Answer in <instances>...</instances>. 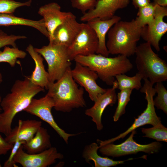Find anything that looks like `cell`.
<instances>
[{
    "label": "cell",
    "instance_id": "obj_1",
    "mask_svg": "<svg viewBox=\"0 0 167 167\" xmlns=\"http://www.w3.org/2000/svg\"><path fill=\"white\" fill-rule=\"evenodd\" d=\"M45 89L34 84L30 76L16 80L11 90L0 103L2 112L0 113V132L6 136L11 133L15 116L26 109L34 97Z\"/></svg>",
    "mask_w": 167,
    "mask_h": 167
},
{
    "label": "cell",
    "instance_id": "obj_2",
    "mask_svg": "<svg viewBox=\"0 0 167 167\" xmlns=\"http://www.w3.org/2000/svg\"><path fill=\"white\" fill-rule=\"evenodd\" d=\"M71 67L59 79L50 83L47 95L53 99L57 111L69 112L73 109L86 106L84 89L79 87L72 77Z\"/></svg>",
    "mask_w": 167,
    "mask_h": 167
},
{
    "label": "cell",
    "instance_id": "obj_3",
    "mask_svg": "<svg viewBox=\"0 0 167 167\" xmlns=\"http://www.w3.org/2000/svg\"><path fill=\"white\" fill-rule=\"evenodd\" d=\"M142 28L135 19L129 21L120 20L116 23L107 33L106 46L109 54L127 57L135 54Z\"/></svg>",
    "mask_w": 167,
    "mask_h": 167
},
{
    "label": "cell",
    "instance_id": "obj_4",
    "mask_svg": "<svg viewBox=\"0 0 167 167\" xmlns=\"http://www.w3.org/2000/svg\"><path fill=\"white\" fill-rule=\"evenodd\" d=\"M74 60L95 71L98 78L110 86L113 85L116 75L125 74L133 67L128 57L121 55L111 58L95 54L87 56L78 55Z\"/></svg>",
    "mask_w": 167,
    "mask_h": 167
},
{
    "label": "cell",
    "instance_id": "obj_5",
    "mask_svg": "<svg viewBox=\"0 0 167 167\" xmlns=\"http://www.w3.org/2000/svg\"><path fill=\"white\" fill-rule=\"evenodd\" d=\"M148 42L137 46L135 54V63L138 72L143 79H148L153 84L167 79V63L152 50Z\"/></svg>",
    "mask_w": 167,
    "mask_h": 167
},
{
    "label": "cell",
    "instance_id": "obj_6",
    "mask_svg": "<svg viewBox=\"0 0 167 167\" xmlns=\"http://www.w3.org/2000/svg\"><path fill=\"white\" fill-rule=\"evenodd\" d=\"M34 48L47 62L50 83L59 79L71 67V63L68 54V48L65 46L49 43L41 48Z\"/></svg>",
    "mask_w": 167,
    "mask_h": 167
},
{
    "label": "cell",
    "instance_id": "obj_7",
    "mask_svg": "<svg viewBox=\"0 0 167 167\" xmlns=\"http://www.w3.org/2000/svg\"><path fill=\"white\" fill-rule=\"evenodd\" d=\"M144 84L140 89V92L145 94V99L147 104L146 109L136 118L132 125L127 130L118 136L107 140L103 141L98 139L97 142L101 146L105 144L112 143L120 139H123L128 134L139 127L146 124L156 126L162 124L161 118L156 112L153 103V96L156 93L153 85L147 79H143Z\"/></svg>",
    "mask_w": 167,
    "mask_h": 167
},
{
    "label": "cell",
    "instance_id": "obj_8",
    "mask_svg": "<svg viewBox=\"0 0 167 167\" xmlns=\"http://www.w3.org/2000/svg\"><path fill=\"white\" fill-rule=\"evenodd\" d=\"M136 133L135 130L132 131L128 138L120 144L115 145L110 143L99 147L100 152L103 155L114 157L135 154L139 152L152 154L158 152L161 147L160 143L154 142L143 145L137 143L133 139Z\"/></svg>",
    "mask_w": 167,
    "mask_h": 167
},
{
    "label": "cell",
    "instance_id": "obj_9",
    "mask_svg": "<svg viewBox=\"0 0 167 167\" xmlns=\"http://www.w3.org/2000/svg\"><path fill=\"white\" fill-rule=\"evenodd\" d=\"M54 106L53 99L46 94L45 96L39 99L33 98L29 106L24 111L38 117L48 123L67 144L70 137L78 134L67 133L58 125L51 112Z\"/></svg>",
    "mask_w": 167,
    "mask_h": 167
},
{
    "label": "cell",
    "instance_id": "obj_10",
    "mask_svg": "<svg viewBox=\"0 0 167 167\" xmlns=\"http://www.w3.org/2000/svg\"><path fill=\"white\" fill-rule=\"evenodd\" d=\"M98 40L94 30L86 23L81 28L73 42L67 48L69 58L71 61L78 55L88 56L96 54Z\"/></svg>",
    "mask_w": 167,
    "mask_h": 167
},
{
    "label": "cell",
    "instance_id": "obj_11",
    "mask_svg": "<svg viewBox=\"0 0 167 167\" xmlns=\"http://www.w3.org/2000/svg\"><path fill=\"white\" fill-rule=\"evenodd\" d=\"M24 149L22 145L13 159L15 164L19 163L23 167H47L55 163L57 160L64 158L63 155L54 147L35 154L26 152Z\"/></svg>",
    "mask_w": 167,
    "mask_h": 167
},
{
    "label": "cell",
    "instance_id": "obj_12",
    "mask_svg": "<svg viewBox=\"0 0 167 167\" xmlns=\"http://www.w3.org/2000/svg\"><path fill=\"white\" fill-rule=\"evenodd\" d=\"M167 16V7L156 4L154 19L149 25L142 28L141 36L158 52L160 50L159 42L167 31V23L164 18Z\"/></svg>",
    "mask_w": 167,
    "mask_h": 167
},
{
    "label": "cell",
    "instance_id": "obj_13",
    "mask_svg": "<svg viewBox=\"0 0 167 167\" xmlns=\"http://www.w3.org/2000/svg\"><path fill=\"white\" fill-rule=\"evenodd\" d=\"M73 78L88 93L90 99L95 102L98 96L106 89L99 86L96 82L98 78L97 74L87 66L75 62L74 68L71 71Z\"/></svg>",
    "mask_w": 167,
    "mask_h": 167
},
{
    "label": "cell",
    "instance_id": "obj_14",
    "mask_svg": "<svg viewBox=\"0 0 167 167\" xmlns=\"http://www.w3.org/2000/svg\"><path fill=\"white\" fill-rule=\"evenodd\" d=\"M112 86L111 88L106 89L104 93L99 95L93 106L85 111V114L91 118L98 131L103 128L101 118L104 110L107 106L115 104L117 100L116 90L118 88V84L116 80Z\"/></svg>",
    "mask_w": 167,
    "mask_h": 167
},
{
    "label": "cell",
    "instance_id": "obj_15",
    "mask_svg": "<svg viewBox=\"0 0 167 167\" xmlns=\"http://www.w3.org/2000/svg\"><path fill=\"white\" fill-rule=\"evenodd\" d=\"M38 13L43 17L49 34V43L53 40L54 30L73 14L70 12L62 11L60 6L52 2L41 6Z\"/></svg>",
    "mask_w": 167,
    "mask_h": 167
},
{
    "label": "cell",
    "instance_id": "obj_16",
    "mask_svg": "<svg viewBox=\"0 0 167 167\" xmlns=\"http://www.w3.org/2000/svg\"><path fill=\"white\" fill-rule=\"evenodd\" d=\"M130 0H97L94 8L84 13L80 17V20L87 22L95 18L102 20L111 18L119 9L126 7Z\"/></svg>",
    "mask_w": 167,
    "mask_h": 167
},
{
    "label": "cell",
    "instance_id": "obj_17",
    "mask_svg": "<svg viewBox=\"0 0 167 167\" xmlns=\"http://www.w3.org/2000/svg\"><path fill=\"white\" fill-rule=\"evenodd\" d=\"M82 23H79L73 14L54 30L51 43L61 45L68 48L73 42L80 31Z\"/></svg>",
    "mask_w": 167,
    "mask_h": 167
},
{
    "label": "cell",
    "instance_id": "obj_18",
    "mask_svg": "<svg viewBox=\"0 0 167 167\" xmlns=\"http://www.w3.org/2000/svg\"><path fill=\"white\" fill-rule=\"evenodd\" d=\"M121 19L120 17L114 15L107 19L95 18L87 22L94 30L98 39V47L96 54L108 57L109 54L106 46V35L111 28Z\"/></svg>",
    "mask_w": 167,
    "mask_h": 167
},
{
    "label": "cell",
    "instance_id": "obj_19",
    "mask_svg": "<svg viewBox=\"0 0 167 167\" xmlns=\"http://www.w3.org/2000/svg\"><path fill=\"white\" fill-rule=\"evenodd\" d=\"M42 123L41 121L35 120H19L18 125L12 129L5 139L13 144L18 140L27 142L34 136L38 129L42 126Z\"/></svg>",
    "mask_w": 167,
    "mask_h": 167
},
{
    "label": "cell",
    "instance_id": "obj_20",
    "mask_svg": "<svg viewBox=\"0 0 167 167\" xmlns=\"http://www.w3.org/2000/svg\"><path fill=\"white\" fill-rule=\"evenodd\" d=\"M26 50L35 63L34 70L30 76L31 82L36 85L47 89L50 83L48 72L45 71L43 64V58L31 44L28 45Z\"/></svg>",
    "mask_w": 167,
    "mask_h": 167
},
{
    "label": "cell",
    "instance_id": "obj_21",
    "mask_svg": "<svg viewBox=\"0 0 167 167\" xmlns=\"http://www.w3.org/2000/svg\"><path fill=\"white\" fill-rule=\"evenodd\" d=\"M21 25L34 28L48 37L49 34L43 19L37 21L17 17L13 14L0 13V26Z\"/></svg>",
    "mask_w": 167,
    "mask_h": 167
},
{
    "label": "cell",
    "instance_id": "obj_22",
    "mask_svg": "<svg viewBox=\"0 0 167 167\" xmlns=\"http://www.w3.org/2000/svg\"><path fill=\"white\" fill-rule=\"evenodd\" d=\"M50 138L47 129L41 126L31 139L23 144L24 149L29 154L42 152L52 147Z\"/></svg>",
    "mask_w": 167,
    "mask_h": 167
},
{
    "label": "cell",
    "instance_id": "obj_23",
    "mask_svg": "<svg viewBox=\"0 0 167 167\" xmlns=\"http://www.w3.org/2000/svg\"><path fill=\"white\" fill-rule=\"evenodd\" d=\"M99 146L95 142L86 145L82 153V156L85 161L89 163L92 161L95 167H109L123 164L126 161H116L107 157H102L97 153Z\"/></svg>",
    "mask_w": 167,
    "mask_h": 167
},
{
    "label": "cell",
    "instance_id": "obj_24",
    "mask_svg": "<svg viewBox=\"0 0 167 167\" xmlns=\"http://www.w3.org/2000/svg\"><path fill=\"white\" fill-rule=\"evenodd\" d=\"M115 78L118 84L117 88L120 90L127 89L139 90L142 87L141 81L143 78L138 72L132 77L121 74L116 75Z\"/></svg>",
    "mask_w": 167,
    "mask_h": 167
},
{
    "label": "cell",
    "instance_id": "obj_25",
    "mask_svg": "<svg viewBox=\"0 0 167 167\" xmlns=\"http://www.w3.org/2000/svg\"><path fill=\"white\" fill-rule=\"evenodd\" d=\"M156 4L150 2L138 9L137 16L135 19L138 25L142 28L151 24L154 19Z\"/></svg>",
    "mask_w": 167,
    "mask_h": 167
},
{
    "label": "cell",
    "instance_id": "obj_26",
    "mask_svg": "<svg viewBox=\"0 0 167 167\" xmlns=\"http://www.w3.org/2000/svg\"><path fill=\"white\" fill-rule=\"evenodd\" d=\"M26 55L25 52L16 47L11 48L6 46L2 51H0V62H7L11 67H13L18 58H24Z\"/></svg>",
    "mask_w": 167,
    "mask_h": 167
},
{
    "label": "cell",
    "instance_id": "obj_27",
    "mask_svg": "<svg viewBox=\"0 0 167 167\" xmlns=\"http://www.w3.org/2000/svg\"><path fill=\"white\" fill-rule=\"evenodd\" d=\"M132 90V89H124L120 90L118 93V105L113 117L114 122H117L120 118L125 113L126 107L130 101V97Z\"/></svg>",
    "mask_w": 167,
    "mask_h": 167
},
{
    "label": "cell",
    "instance_id": "obj_28",
    "mask_svg": "<svg viewBox=\"0 0 167 167\" xmlns=\"http://www.w3.org/2000/svg\"><path fill=\"white\" fill-rule=\"evenodd\" d=\"M141 131L145 134L144 137L156 140L157 141L167 142V128L161 125L145 128H142Z\"/></svg>",
    "mask_w": 167,
    "mask_h": 167
},
{
    "label": "cell",
    "instance_id": "obj_29",
    "mask_svg": "<svg viewBox=\"0 0 167 167\" xmlns=\"http://www.w3.org/2000/svg\"><path fill=\"white\" fill-rule=\"evenodd\" d=\"M154 88L157 96L153 100L155 106L157 109L162 110L165 114L167 113V90L162 82L156 83Z\"/></svg>",
    "mask_w": 167,
    "mask_h": 167
},
{
    "label": "cell",
    "instance_id": "obj_30",
    "mask_svg": "<svg viewBox=\"0 0 167 167\" xmlns=\"http://www.w3.org/2000/svg\"><path fill=\"white\" fill-rule=\"evenodd\" d=\"M32 2V0L24 2L13 0H0V13L13 14L18 7L30 6Z\"/></svg>",
    "mask_w": 167,
    "mask_h": 167
},
{
    "label": "cell",
    "instance_id": "obj_31",
    "mask_svg": "<svg viewBox=\"0 0 167 167\" xmlns=\"http://www.w3.org/2000/svg\"><path fill=\"white\" fill-rule=\"evenodd\" d=\"M26 38V37L24 36L8 35L0 30V48L9 45L16 47L15 41L17 40Z\"/></svg>",
    "mask_w": 167,
    "mask_h": 167
},
{
    "label": "cell",
    "instance_id": "obj_32",
    "mask_svg": "<svg viewBox=\"0 0 167 167\" xmlns=\"http://www.w3.org/2000/svg\"><path fill=\"white\" fill-rule=\"evenodd\" d=\"M97 0H71L73 8L81 11L83 14L92 9L95 6Z\"/></svg>",
    "mask_w": 167,
    "mask_h": 167
},
{
    "label": "cell",
    "instance_id": "obj_33",
    "mask_svg": "<svg viewBox=\"0 0 167 167\" xmlns=\"http://www.w3.org/2000/svg\"><path fill=\"white\" fill-rule=\"evenodd\" d=\"M26 143L24 141L18 140L13 144L9 156L4 163V167H17L13 161L14 158L20 146Z\"/></svg>",
    "mask_w": 167,
    "mask_h": 167
},
{
    "label": "cell",
    "instance_id": "obj_34",
    "mask_svg": "<svg viewBox=\"0 0 167 167\" xmlns=\"http://www.w3.org/2000/svg\"><path fill=\"white\" fill-rule=\"evenodd\" d=\"M13 146V144L7 142L0 135V156L6 154Z\"/></svg>",
    "mask_w": 167,
    "mask_h": 167
},
{
    "label": "cell",
    "instance_id": "obj_35",
    "mask_svg": "<svg viewBox=\"0 0 167 167\" xmlns=\"http://www.w3.org/2000/svg\"><path fill=\"white\" fill-rule=\"evenodd\" d=\"M133 4L136 8H139L143 7L150 2V0H131Z\"/></svg>",
    "mask_w": 167,
    "mask_h": 167
},
{
    "label": "cell",
    "instance_id": "obj_36",
    "mask_svg": "<svg viewBox=\"0 0 167 167\" xmlns=\"http://www.w3.org/2000/svg\"><path fill=\"white\" fill-rule=\"evenodd\" d=\"M154 3L161 6L167 7V0H152Z\"/></svg>",
    "mask_w": 167,
    "mask_h": 167
},
{
    "label": "cell",
    "instance_id": "obj_37",
    "mask_svg": "<svg viewBox=\"0 0 167 167\" xmlns=\"http://www.w3.org/2000/svg\"><path fill=\"white\" fill-rule=\"evenodd\" d=\"M2 81V73L0 71V87ZM2 98L0 94V103L2 101Z\"/></svg>",
    "mask_w": 167,
    "mask_h": 167
},
{
    "label": "cell",
    "instance_id": "obj_38",
    "mask_svg": "<svg viewBox=\"0 0 167 167\" xmlns=\"http://www.w3.org/2000/svg\"><path fill=\"white\" fill-rule=\"evenodd\" d=\"M2 110L1 108L0 107V113L1 112V111Z\"/></svg>",
    "mask_w": 167,
    "mask_h": 167
},
{
    "label": "cell",
    "instance_id": "obj_39",
    "mask_svg": "<svg viewBox=\"0 0 167 167\" xmlns=\"http://www.w3.org/2000/svg\"><path fill=\"white\" fill-rule=\"evenodd\" d=\"M2 167V165H1L0 161V167Z\"/></svg>",
    "mask_w": 167,
    "mask_h": 167
}]
</instances>
